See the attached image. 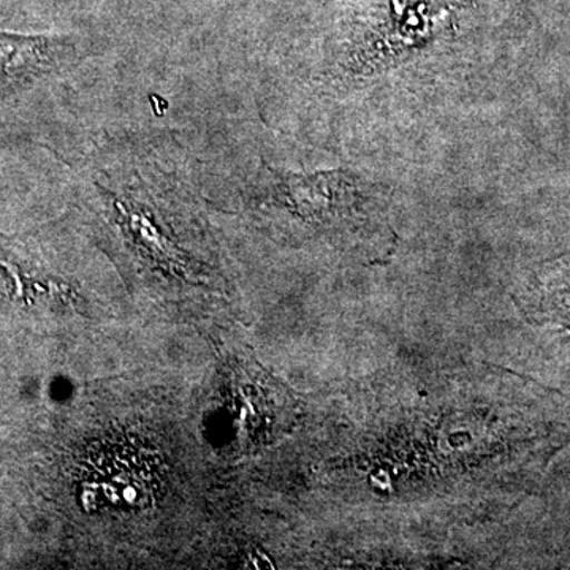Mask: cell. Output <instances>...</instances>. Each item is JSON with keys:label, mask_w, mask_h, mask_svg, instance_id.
<instances>
[{"label": "cell", "mask_w": 570, "mask_h": 570, "mask_svg": "<svg viewBox=\"0 0 570 570\" xmlns=\"http://www.w3.org/2000/svg\"><path fill=\"white\" fill-rule=\"evenodd\" d=\"M67 37L0 32V97L14 96L77 62Z\"/></svg>", "instance_id": "6da1fadb"}, {"label": "cell", "mask_w": 570, "mask_h": 570, "mask_svg": "<svg viewBox=\"0 0 570 570\" xmlns=\"http://www.w3.org/2000/svg\"><path fill=\"white\" fill-rule=\"evenodd\" d=\"M517 299L528 321L570 333V253L540 264Z\"/></svg>", "instance_id": "7a4b0ae2"}]
</instances>
